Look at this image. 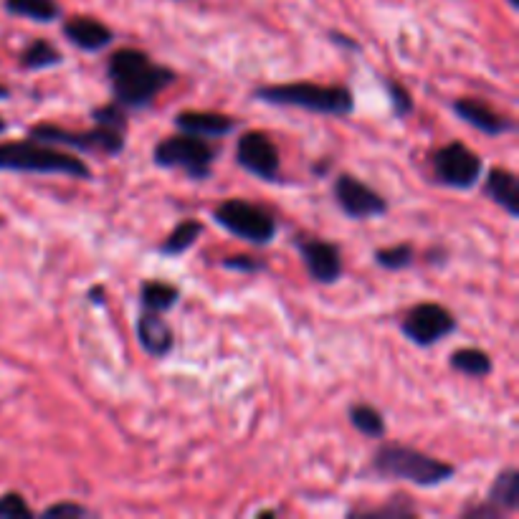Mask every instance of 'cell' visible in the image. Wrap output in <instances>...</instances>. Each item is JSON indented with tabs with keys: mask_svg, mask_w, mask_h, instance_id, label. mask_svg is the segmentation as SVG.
Masks as SVG:
<instances>
[{
	"mask_svg": "<svg viewBox=\"0 0 519 519\" xmlns=\"http://www.w3.org/2000/svg\"><path fill=\"white\" fill-rule=\"evenodd\" d=\"M107 82L114 102L130 112L150 107L165 89L178 82V71L157 64L142 49H117L107 59Z\"/></svg>",
	"mask_w": 519,
	"mask_h": 519,
	"instance_id": "obj_1",
	"label": "cell"
},
{
	"mask_svg": "<svg viewBox=\"0 0 519 519\" xmlns=\"http://www.w3.org/2000/svg\"><path fill=\"white\" fill-rule=\"evenodd\" d=\"M370 469L385 482H408L421 489L441 487L456 476V466L449 461L436 459L416 446L395 444V441L378 446L373 461H370Z\"/></svg>",
	"mask_w": 519,
	"mask_h": 519,
	"instance_id": "obj_2",
	"label": "cell"
},
{
	"mask_svg": "<svg viewBox=\"0 0 519 519\" xmlns=\"http://www.w3.org/2000/svg\"><path fill=\"white\" fill-rule=\"evenodd\" d=\"M0 170L6 173H36V175H66L74 180H89L92 170L79 155L56 145L38 140L0 142Z\"/></svg>",
	"mask_w": 519,
	"mask_h": 519,
	"instance_id": "obj_3",
	"label": "cell"
},
{
	"mask_svg": "<svg viewBox=\"0 0 519 519\" xmlns=\"http://www.w3.org/2000/svg\"><path fill=\"white\" fill-rule=\"evenodd\" d=\"M256 102L271 107H297L325 117H347L355 109L352 89L345 84H317V82H289L269 84L254 89Z\"/></svg>",
	"mask_w": 519,
	"mask_h": 519,
	"instance_id": "obj_4",
	"label": "cell"
},
{
	"mask_svg": "<svg viewBox=\"0 0 519 519\" xmlns=\"http://www.w3.org/2000/svg\"><path fill=\"white\" fill-rule=\"evenodd\" d=\"M218 160V147L203 137L178 135L163 137L152 150V163L165 170H185L188 178L208 180L213 173V163Z\"/></svg>",
	"mask_w": 519,
	"mask_h": 519,
	"instance_id": "obj_5",
	"label": "cell"
},
{
	"mask_svg": "<svg viewBox=\"0 0 519 519\" xmlns=\"http://www.w3.org/2000/svg\"><path fill=\"white\" fill-rule=\"evenodd\" d=\"M28 137L38 142H46V145L64 147V150H76L84 152V155H104V157H119L125 152L127 145V132L112 130V127H99L94 125L92 130H66L59 125H33L28 130Z\"/></svg>",
	"mask_w": 519,
	"mask_h": 519,
	"instance_id": "obj_6",
	"label": "cell"
},
{
	"mask_svg": "<svg viewBox=\"0 0 519 519\" xmlns=\"http://www.w3.org/2000/svg\"><path fill=\"white\" fill-rule=\"evenodd\" d=\"M213 221L231 236L254 246H269L279 231L276 218L269 211L244 201V198H228V201L218 203L213 208Z\"/></svg>",
	"mask_w": 519,
	"mask_h": 519,
	"instance_id": "obj_7",
	"label": "cell"
},
{
	"mask_svg": "<svg viewBox=\"0 0 519 519\" xmlns=\"http://www.w3.org/2000/svg\"><path fill=\"white\" fill-rule=\"evenodd\" d=\"M431 165L436 183L451 190L476 188L484 175V160L461 140L438 147L431 155Z\"/></svg>",
	"mask_w": 519,
	"mask_h": 519,
	"instance_id": "obj_8",
	"label": "cell"
},
{
	"mask_svg": "<svg viewBox=\"0 0 519 519\" xmlns=\"http://www.w3.org/2000/svg\"><path fill=\"white\" fill-rule=\"evenodd\" d=\"M459 330V319L449 307L438 302H418L403 314L401 332L418 347H433Z\"/></svg>",
	"mask_w": 519,
	"mask_h": 519,
	"instance_id": "obj_9",
	"label": "cell"
},
{
	"mask_svg": "<svg viewBox=\"0 0 519 519\" xmlns=\"http://www.w3.org/2000/svg\"><path fill=\"white\" fill-rule=\"evenodd\" d=\"M332 195H335L337 208L352 221H373V218H383L390 211L385 195H380L378 190L350 173L337 175L335 183H332Z\"/></svg>",
	"mask_w": 519,
	"mask_h": 519,
	"instance_id": "obj_10",
	"label": "cell"
},
{
	"mask_svg": "<svg viewBox=\"0 0 519 519\" xmlns=\"http://www.w3.org/2000/svg\"><path fill=\"white\" fill-rule=\"evenodd\" d=\"M236 163L254 178L264 183H276L282 178V155L279 147L266 132L249 130L236 142Z\"/></svg>",
	"mask_w": 519,
	"mask_h": 519,
	"instance_id": "obj_11",
	"label": "cell"
},
{
	"mask_svg": "<svg viewBox=\"0 0 519 519\" xmlns=\"http://www.w3.org/2000/svg\"><path fill=\"white\" fill-rule=\"evenodd\" d=\"M302 264L307 269L309 279L317 284H335L342 276V254L340 246L325 241L319 236H299L294 238Z\"/></svg>",
	"mask_w": 519,
	"mask_h": 519,
	"instance_id": "obj_12",
	"label": "cell"
},
{
	"mask_svg": "<svg viewBox=\"0 0 519 519\" xmlns=\"http://www.w3.org/2000/svg\"><path fill=\"white\" fill-rule=\"evenodd\" d=\"M451 109H454V114L461 122H466L469 127H474V130L484 132V135L489 137H504L509 135V132H514V127H517L507 114L497 112V109H492L487 102H482V99L459 97L451 102Z\"/></svg>",
	"mask_w": 519,
	"mask_h": 519,
	"instance_id": "obj_13",
	"label": "cell"
},
{
	"mask_svg": "<svg viewBox=\"0 0 519 519\" xmlns=\"http://www.w3.org/2000/svg\"><path fill=\"white\" fill-rule=\"evenodd\" d=\"M241 122L223 112H206V109H183L175 114V130L185 135L203 137V140H223L233 135Z\"/></svg>",
	"mask_w": 519,
	"mask_h": 519,
	"instance_id": "obj_14",
	"label": "cell"
},
{
	"mask_svg": "<svg viewBox=\"0 0 519 519\" xmlns=\"http://www.w3.org/2000/svg\"><path fill=\"white\" fill-rule=\"evenodd\" d=\"M135 335L142 350L152 357V360H165L175 347V332L165 314L150 312V309H140V317L135 322Z\"/></svg>",
	"mask_w": 519,
	"mask_h": 519,
	"instance_id": "obj_15",
	"label": "cell"
},
{
	"mask_svg": "<svg viewBox=\"0 0 519 519\" xmlns=\"http://www.w3.org/2000/svg\"><path fill=\"white\" fill-rule=\"evenodd\" d=\"M64 38L71 46L87 54H99L114 44V31L94 16H71L61 28Z\"/></svg>",
	"mask_w": 519,
	"mask_h": 519,
	"instance_id": "obj_16",
	"label": "cell"
},
{
	"mask_svg": "<svg viewBox=\"0 0 519 519\" xmlns=\"http://www.w3.org/2000/svg\"><path fill=\"white\" fill-rule=\"evenodd\" d=\"M484 195L489 201L497 203L507 216L519 218V180L512 170L492 168L484 170Z\"/></svg>",
	"mask_w": 519,
	"mask_h": 519,
	"instance_id": "obj_17",
	"label": "cell"
},
{
	"mask_svg": "<svg viewBox=\"0 0 519 519\" xmlns=\"http://www.w3.org/2000/svg\"><path fill=\"white\" fill-rule=\"evenodd\" d=\"M180 302V289L163 279H145L140 284V309L168 314Z\"/></svg>",
	"mask_w": 519,
	"mask_h": 519,
	"instance_id": "obj_18",
	"label": "cell"
},
{
	"mask_svg": "<svg viewBox=\"0 0 519 519\" xmlns=\"http://www.w3.org/2000/svg\"><path fill=\"white\" fill-rule=\"evenodd\" d=\"M449 365L451 370H456V373L466 375V378L471 380L489 378L494 370L492 357L484 350H479V347H461V350H454L449 355Z\"/></svg>",
	"mask_w": 519,
	"mask_h": 519,
	"instance_id": "obj_19",
	"label": "cell"
},
{
	"mask_svg": "<svg viewBox=\"0 0 519 519\" xmlns=\"http://www.w3.org/2000/svg\"><path fill=\"white\" fill-rule=\"evenodd\" d=\"M201 233H203L201 221H195V218H185V221H180L178 226H175L173 231L165 236L163 244L157 246V254L168 256V259H173V256H183L185 251H190L195 244H198Z\"/></svg>",
	"mask_w": 519,
	"mask_h": 519,
	"instance_id": "obj_20",
	"label": "cell"
},
{
	"mask_svg": "<svg viewBox=\"0 0 519 519\" xmlns=\"http://www.w3.org/2000/svg\"><path fill=\"white\" fill-rule=\"evenodd\" d=\"M487 502L499 507L502 512H517L519 509V471L514 466L499 471L489 487Z\"/></svg>",
	"mask_w": 519,
	"mask_h": 519,
	"instance_id": "obj_21",
	"label": "cell"
},
{
	"mask_svg": "<svg viewBox=\"0 0 519 519\" xmlns=\"http://www.w3.org/2000/svg\"><path fill=\"white\" fill-rule=\"evenodd\" d=\"M61 64H64V54L46 38H33L21 54V66L26 71H44Z\"/></svg>",
	"mask_w": 519,
	"mask_h": 519,
	"instance_id": "obj_22",
	"label": "cell"
},
{
	"mask_svg": "<svg viewBox=\"0 0 519 519\" xmlns=\"http://www.w3.org/2000/svg\"><path fill=\"white\" fill-rule=\"evenodd\" d=\"M347 416H350L352 428H355L357 433H363L365 438H375V441L385 438L388 423H385L383 413L375 406H370V403H352Z\"/></svg>",
	"mask_w": 519,
	"mask_h": 519,
	"instance_id": "obj_23",
	"label": "cell"
},
{
	"mask_svg": "<svg viewBox=\"0 0 519 519\" xmlns=\"http://www.w3.org/2000/svg\"><path fill=\"white\" fill-rule=\"evenodd\" d=\"M6 11L36 23H54L61 18V6L56 0H6Z\"/></svg>",
	"mask_w": 519,
	"mask_h": 519,
	"instance_id": "obj_24",
	"label": "cell"
},
{
	"mask_svg": "<svg viewBox=\"0 0 519 519\" xmlns=\"http://www.w3.org/2000/svg\"><path fill=\"white\" fill-rule=\"evenodd\" d=\"M416 246L403 241V244H395V246H385V249H378L373 254L375 264L385 271H403V269H411L416 264Z\"/></svg>",
	"mask_w": 519,
	"mask_h": 519,
	"instance_id": "obj_25",
	"label": "cell"
},
{
	"mask_svg": "<svg viewBox=\"0 0 519 519\" xmlns=\"http://www.w3.org/2000/svg\"><path fill=\"white\" fill-rule=\"evenodd\" d=\"M418 509L416 504L411 502L408 497H390L388 504L383 507H373V509H355V512H347V517H393V519H401V517H416Z\"/></svg>",
	"mask_w": 519,
	"mask_h": 519,
	"instance_id": "obj_26",
	"label": "cell"
},
{
	"mask_svg": "<svg viewBox=\"0 0 519 519\" xmlns=\"http://www.w3.org/2000/svg\"><path fill=\"white\" fill-rule=\"evenodd\" d=\"M89 114H92L94 125L99 127H112V130L119 132H127V127H130V114H127V109L122 104L114 102V99L109 104H102V107H94Z\"/></svg>",
	"mask_w": 519,
	"mask_h": 519,
	"instance_id": "obj_27",
	"label": "cell"
},
{
	"mask_svg": "<svg viewBox=\"0 0 519 519\" xmlns=\"http://www.w3.org/2000/svg\"><path fill=\"white\" fill-rule=\"evenodd\" d=\"M385 92H388L390 109H393L395 117L406 119L408 114L416 109V99H413V94L408 92L406 84H401L398 79H385Z\"/></svg>",
	"mask_w": 519,
	"mask_h": 519,
	"instance_id": "obj_28",
	"label": "cell"
},
{
	"mask_svg": "<svg viewBox=\"0 0 519 519\" xmlns=\"http://www.w3.org/2000/svg\"><path fill=\"white\" fill-rule=\"evenodd\" d=\"M221 266L228 271H241V274H259V271L266 269V261L249 254H231L223 256Z\"/></svg>",
	"mask_w": 519,
	"mask_h": 519,
	"instance_id": "obj_29",
	"label": "cell"
},
{
	"mask_svg": "<svg viewBox=\"0 0 519 519\" xmlns=\"http://www.w3.org/2000/svg\"><path fill=\"white\" fill-rule=\"evenodd\" d=\"M0 517H6V519L26 517V519H31L33 509L28 507V502L21 497V494L8 492V494H3V497H0Z\"/></svg>",
	"mask_w": 519,
	"mask_h": 519,
	"instance_id": "obj_30",
	"label": "cell"
},
{
	"mask_svg": "<svg viewBox=\"0 0 519 519\" xmlns=\"http://www.w3.org/2000/svg\"><path fill=\"white\" fill-rule=\"evenodd\" d=\"M41 517L46 519H82V517H92V512H89L84 504H76V502H59V504H51V507H46L44 512H41Z\"/></svg>",
	"mask_w": 519,
	"mask_h": 519,
	"instance_id": "obj_31",
	"label": "cell"
},
{
	"mask_svg": "<svg viewBox=\"0 0 519 519\" xmlns=\"http://www.w3.org/2000/svg\"><path fill=\"white\" fill-rule=\"evenodd\" d=\"M504 514L499 507H494L492 502H487L484 499L482 504H469V507H464V512H461V517H469V519H502Z\"/></svg>",
	"mask_w": 519,
	"mask_h": 519,
	"instance_id": "obj_32",
	"label": "cell"
},
{
	"mask_svg": "<svg viewBox=\"0 0 519 519\" xmlns=\"http://www.w3.org/2000/svg\"><path fill=\"white\" fill-rule=\"evenodd\" d=\"M330 41L335 46H340V49H347V51H360V44H357L355 38L345 36L342 31H330Z\"/></svg>",
	"mask_w": 519,
	"mask_h": 519,
	"instance_id": "obj_33",
	"label": "cell"
},
{
	"mask_svg": "<svg viewBox=\"0 0 519 519\" xmlns=\"http://www.w3.org/2000/svg\"><path fill=\"white\" fill-rule=\"evenodd\" d=\"M87 299L92 304H97V307H104V304H107V289H104L102 284H94L87 292Z\"/></svg>",
	"mask_w": 519,
	"mask_h": 519,
	"instance_id": "obj_34",
	"label": "cell"
},
{
	"mask_svg": "<svg viewBox=\"0 0 519 519\" xmlns=\"http://www.w3.org/2000/svg\"><path fill=\"white\" fill-rule=\"evenodd\" d=\"M330 170H332V160H322V163L312 165V173L317 175V178H325V175H330Z\"/></svg>",
	"mask_w": 519,
	"mask_h": 519,
	"instance_id": "obj_35",
	"label": "cell"
},
{
	"mask_svg": "<svg viewBox=\"0 0 519 519\" xmlns=\"http://www.w3.org/2000/svg\"><path fill=\"white\" fill-rule=\"evenodd\" d=\"M11 97V92H8L6 84H0V102H6V99Z\"/></svg>",
	"mask_w": 519,
	"mask_h": 519,
	"instance_id": "obj_36",
	"label": "cell"
},
{
	"mask_svg": "<svg viewBox=\"0 0 519 519\" xmlns=\"http://www.w3.org/2000/svg\"><path fill=\"white\" fill-rule=\"evenodd\" d=\"M6 130H8V122L3 117H0V135H3V132H6Z\"/></svg>",
	"mask_w": 519,
	"mask_h": 519,
	"instance_id": "obj_37",
	"label": "cell"
},
{
	"mask_svg": "<svg viewBox=\"0 0 519 519\" xmlns=\"http://www.w3.org/2000/svg\"><path fill=\"white\" fill-rule=\"evenodd\" d=\"M507 3H509V8H512V11H517V8H519V0H507Z\"/></svg>",
	"mask_w": 519,
	"mask_h": 519,
	"instance_id": "obj_38",
	"label": "cell"
}]
</instances>
